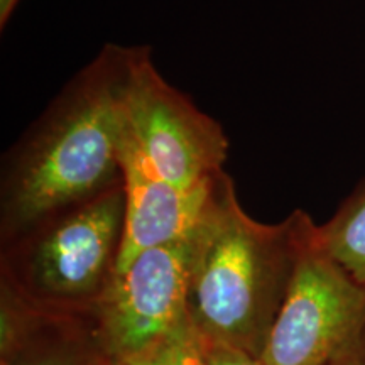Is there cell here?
Wrapping results in <instances>:
<instances>
[{
    "mask_svg": "<svg viewBox=\"0 0 365 365\" xmlns=\"http://www.w3.org/2000/svg\"><path fill=\"white\" fill-rule=\"evenodd\" d=\"M135 48L105 44L4 156L0 242L124 182L125 95Z\"/></svg>",
    "mask_w": 365,
    "mask_h": 365,
    "instance_id": "6da1fadb",
    "label": "cell"
},
{
    "mask_svg": "<svg viewBox=\"0 0 365 365\" xmlns=\"http://www.w3.org/2000/svg\"><path fill=\"white\" fill-rule=\"evenodd\" d=\"M308 213L262 223L242 208L225 171L190 235L188 312L207 341L261 359L284 303Z\"/></svg>",
    "mask_w": 365,
    "mask_h": 365,
    "instance_id": "7a4b0ae2",
    "label": "cell"
},
{
    "mask_svg": "<svg viewBox=\"0 0 365 365\" xmlns=\"http://www.w3.org/2000/svg\"><path fill=\"white\" fill-rule=\"evenodd\" d=\"M124 182L0 242V287L43 312L93 318L117 274Z\"/></svg>",
    "mask_w": 365,
    "mask_h": 365,
    "instance_id": "3957f363",
    "label": "cell"
},
{
    "mask_svg": "<svg viewBox=\"0 0 365 365\" xmlns=\"http://www.w3.org/2000/svg\"><path fill=\"white\" fill-rule=\"evenodd\" d=\"M318 223L304 218L296 266L261 362L330 365L365 335V284L323 250Z\"/></svg>",
    "mask_w": 365,
    "mask_h": 365,
    "instance_id": "277c9868",
    "label": "cell"
},
{
    "mask_svg": "<svg viewBox=\"0 0 365 365\" xmlns=\"http://www.w3.org/2000/svg\"><path fill=\"white\" fill-rule=\"evenodd\" d=\"M125 137L159 178L185 191L207 188L228 156L223 127L163 78L137 46L125 95Z\"/></svg>",
    "mask_w": 365,
    "mask_h": 365,
    "instance_id": "5b68a950",
    "label": "cell"
},
{
    "mask_svg": "<svg viewBox=\"0 0 365 365\" xmlns=\"http://www.w3.org/2000/svg\"><path fill=\"white\" fill-rule=\"evenodd\" d=\"M190 237L144 250L117 272L93 313L95 330L115 365H127L181 325L188 312Z\"/></svg>",
    "mask_w": 365,
    "mask_h": 365,
    "instance_id": "8992f818",
    "label": "cell"
},
{
    "mask_svg": "<svg viewBox=\"0 0 365 365\" xmlns=\"http://www.w3.org/2000/svg\"><path fill=\"white\" fill-rule=\"evenodd\" d=\"M125 218L117 272L124 271L144 250L188 239L207 207L213 180L207 188L185 191L159 178L127 137L122 149Z\"/></svg>",
    "mask_w": 365,
    "mask_h": 365,
    "instance_id": "52a82bcc",
    "label": "cell"
},
{
    "mask_svg": "<svg viewBox=\"0 0 365 365\" xmlns=\"http://www.w3.org/2000/svg\"><path fill=\"white\" fill-rule=\"evenodd\" d=\"M0 365H115L91 317L33 308L0 287Z\"/></svg>",
    "mask_w": 365,
    "mask_h": 365,
    "instance_id": "ba28073f",
    "label": "cell"
},
{
    "mask_svg": "<svg viewBox=\"0 0 365 365\" xmlns=\"http://www.w3.org/2000/svg\"><path fill=\"white\" fill-rule=\"evenodd\" d=\"M317 237L333 261L365 284V180L325 223L317 225Z\"/></svg>",
    "mask_w": 365,
    "mask_h": 365,
    "instance_id": "9c48e42d",
    "label": "cell"
},
{
    "mask_svg": "<svg viewBox=\"0 0 365 365\" xmlns=\"http://www.w3.org/2000/svg\"><path fill=\"white\" fill-rule=\"evenodd\" d=\"M127 365H208L207 340L186 318L170 335Z\"/></svg>",
    "mask_w": 365,
    "mask_h": 365,
    "instance_id": "30bf717a",
    "label": "cell"
},
{
    "mask_svg": "<svg viewBox=\"0 0 365 365\" xmlns=\"http://www.w3.org/2000/svg\"><path fill=\"white\" fill-rule=\"evenodd\" d=\"M208 365H264L261 359L254 357L235 346L207 341Z\"/></svg>",
    "mask_w": 365,
    "mask_h": 365,
    "instance_id": "8fae6325",
    "label": "cell"
},
{
    "mask_svg": "<svg viewBox=\"0 0 365 365\" xmlns=\"http://www.w3.org/2000/svg\"><path fill=\"white\" fill-rule=\"evenodd\" d=\"M330 365H365V335Z\"/></svg>",
    "mask_w": 365,
    "mask_h": 365,
    "instance_id": "7c38bea8",
    "label": "cell"
},
{
    "mask_svg": "<svg viewBox=\"0 0 365 365\" xmlns=\"http://www.w3.org/2000/svg\"><path fill=\"white\" fill-rule=\"evenodd\" d=\"M19 0H0V27H6Z\"/></svg>",
    "mask_w": 365,
    "mask_h": 365,
    "instance_id": "4fadbf2b",
    "label": "cell"
}]
</instances>
